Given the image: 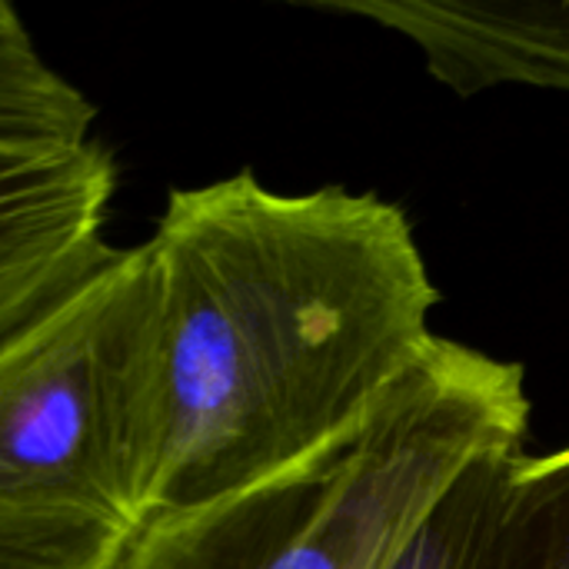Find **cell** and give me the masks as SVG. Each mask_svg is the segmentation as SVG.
<instances>
[{
	"label": "cell",
	"mask_w": 569,
	"mask_h": 569,
	"mask_svg": "<svg viewBox=\"0 0 569 569\" xmlns=\"http://www.w3.org/2000/svg\"><path fill=\"white\" fill-rule=\"evenodd\" d=\"M153 273L147 520L253 490L357 430L427 357L440 293L377 193L180 187Z\"/></svg>",
	"instance_id": "cell-1"
},
{
	"label": "cell",
	"mask_w": 569,
	"mask_h": 569,
	"mask_svg": "<svg viewBox=\"0 0 569 569\" xmlns=\"http://www.w3.org/2000/svg\"><path fill=\"white\" fill-rule=\"evenodd\" d=\"M523 367L437 337L403 383L313 460L143 523L117 569H387L483 453L523 447Z\"/></svg>",
	"instance_id": "cell-2"
},
{
	"label": "cell",
	"mask_w": 569,
	"mask_h": 569,
	"mask_svg": "<svg viewBox=\"0 0 569 569\" xmlns=\"http://www.w3.org/2000/svg\"><path fill=\"white\" fill-rule=\"evenodd\" d=\"M153 273L117 253L0 347V569H117L147 523Z\"/></svg>",
	"instance_id": "cell-3"
},
{
	"label": "cell",
	"mask_w": 569,
	"mask_h": 569,
	"mask_svg": "<svg viewBox=\"0 0 569 569\" xmlns=\"http://www.w3.org/2000/svg\"><path fill=\"white\" fill-rule=\"evenodd\" d=\"M117 163L103 143H0V347L73 297L113 253Z\"/></svg>",
	"instance_id": "cell-4"
},
{
	"label": "cell",
	"mask_w": 569,
	"mask_h": 569,
	"mask_svg": "<svg viewBox=\"0 0 569 569\" xmlns=\"http://www.w3.org/2000/svg\"><path fill=\"white\" fill-rule=\"evenodd\" d=\"M410 37L460 97L523 83L569 93V0H320Z\"/></svg>",
	"instance_id": "cell-5"
},
{
	"label": "cell",
	"mask_w": 569,
	"mask_h": 569,
	"mask_svg": "<svg viewBox=\"0 0 569 569\" xmlns=\"http://www.w3.org/2000/svg\"><path fill=\"white\" fill-rule=\"evenodd\" d=\"M93 103L57 73L20 13L0 0V143L90 140Z\"/></svg>",
	"instance_id": "cell-6"
},
{
	"label": "cell",
	"mask_w": 569,
	"mask_h": 569,
	"mask_svg": "<svg viewBox=\"0 0 569 569\" xmlns=\"http://www.w3.org/2000/svg\"><path fill=\"white\" fill-rule=\"evenodd\" d=\"M483 569H569V447L510 460Z\"/></svg>",
	"instance_id": "cell-7"
},
{
	"label": "cell",
	"mask_w": 569,
	"mask_h": 569,
	"mask_svg": "<svg viewBox=\"0 0 569 569\" xmlns=\"http://www.w3.org/2000/svg\"><path fill=\"white\" fill-rule=\"evenodd\" d=\"M523 447L477 457L420 520L387 569H483L503 507L510 460Z\"/></svg>",
	"instance_id": "cell-8"
}]
</instances>
